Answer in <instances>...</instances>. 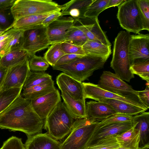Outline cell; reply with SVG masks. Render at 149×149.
<instances>
[{"label":"cell","mask_w":149,"mask_h":149,"mask_svg":"<svg viewBox=\"0 0 149 149\" xmlns=\"http://www.w3.org/2000/svg\"><path fill=\"white\" fill-rule=\"evenodd\" d=\"M44 123L33 109L30 101L20 94L0 113V128L22 132L27 137L42 133Z\"/></svg>","instance_id":"6da1fadb"},{"label":"cell","mask_w":149,"mask_h":149,"mask_svg":"<svg viewBox=\"0 0 149 149\" xmlns=\"http://www.w3.org/2000/svg\"><path fill=\"white\" fill-rule=\"evenodd\" d=\"M130 35L129 32L121 31L114 42L111 67L115 74L123 80L129 82L134 78L130 70L129 55V45Z\"/></svg>","instance_id":"7a4b0ae2"},{"label":"cell","mask_w":149,"mask_h":149,"mask_svg":"<svg viewBox=\"0 0 149 149\" xmlns=\"http://www.w3.org/2000/svg\"><path fill=\"white\" fill-rule=\"evenodd\" d=\"M109 57L86 55L70 63L52 67L82 82L88 80L95 71L103 68Z\"/></svg>","instance_id":"3957f363"},{"label":"cell","mask_w":149,"mask_h":149,"mask_svg":"<svg viewBox=\"0 0 149 149\" xmlns=\"http://www.w3.org/2000/svg\"><path fill=\"white\" fill-rule=\"evenodd\" d=\"M74 119L64 103L61 101L44 121V127L51 136L61 140L70 132Z\"/></svg>","instance_id":"277c9868"},{"label":"cell","mask_w":149,"mask_h":149,"mask_svg":"<svg viewBox=\"0 0 149 149\" xmlns=\"http://www.w3.org/2000/svg\"><path fill=\"white\" fill-rule=\"evenodd\" d=\"M97 85L102 89L131 101L138 107L146 110L148 109L140 99L138 91L133 89L114 73L109 71H104Z\"/></svg>","instance_id":"5b68a950"},{"label":"cell","mask_w":149,"mask_h":149,"mask_svg":"<svg viewBox=\"0 0 149 149\" xmlns=\"http://www.w3.org/2000/svg\"><path fill=\"white\" fill-rule=\"evenodd\" d=\"M97 123L86 118L76 119L70 132L61 143V149H86Z\"/></svg>","instance_id":"8992f818"},{"label":"cell","mask_w":149,"mask_h":149,"mask_svg":"<svg viewBox=\"0 0 149 149\" xmlns=\"http://www.w3.org/2000/svg\"><path fill=\"white\" fill-rule=\"evenodd\" d=\"M59 10H61L60 5L52 0H17L10 8L15 21L26 16Z\"/></svg>","instance_id":"52a82bcc"},{"label":"cell","mask_w":149,"mask_h":149,"mask_svg":"<svg viewBox=\"0 0 149 149\" xmlns=\"http://www.w3.org/2000/svg\"><path fill=\"white\" fill-rule=\"evenodd\" d=\"M117 18L121 26L128 32L138 34L143 25L136 0H126L118 6Z\"/></svg>","instance_id":"ba28073f"},{"label":"cell","mask_w":149,"mask_h":149,"mask_svg":"<svg viewBox=\"0 0 149 149\" xmlns=\"http://www.w3.org/2000/svg\"><path fill=\"white\" fill-rule=\"evenodd\" d=\"M51 45L47 34L46 27L42 25L24 31L20 49L26 51L30 57Z\"/></svg>","instance_id":"9c48e42d"},{"label":"cell","mask_w":149,"mask_h":149,"mask_svg":"<svg viewBox=\"0 0 149 149\" xmlns=\"http://www.w3.org/2000/svg\"><path fill=\"white\" fill-rule=\"evenodd\" d=\"M29 58L19 64L8 68L0 91L23 87L31 72L29 65Z\"/></svg>","instance_id":"30bf717a"},{"label":"cell","mask_w":149,"mask_h":149,"mask_svg":"<svg viewBox=\"0 0 149 149\" xmlns=\"http://www.w3.org/2000/svg\"><path fill=\"white\" fill-rule=\"evenodd\" d=\"M129 50L131 65L149 60V34L130 35Z\"/></svg>","instance_id":"8fae6325"},{"label":"cell","mask_w":149,"mask_h":149,"mask_svg":"<svg viewBox=\"0 0 149 149\" xmlns=\"http://www.w3.org/2000/svg\"><path fill=\"white\" fill-rule=\"evenodd\" d=\"M30 101L34 111L45 121L61 100L60 93L56 89L45 95Z\"/></svg>","instance_id":"7c38bea8"},{"label":"cell","mask_w":149,"mask_h":149,"mask_svg":"<svg viewBox=\"0 0 149 149\" xmlns=\"http://www.w3.org/2000/svg\"><path fill=\"white\" fill-rule=\"evenodd\" d=\"M76 21L71 17L61 16L47 27V34L51 45L64 42L67 31L74 25Z\"/></svg>","instance_id":"4fadbf2b"},{"label":"cell","mask_w":149,"mask_h":149,"mask_svg":"<svg viewBox=\"0 0 149 149\" xmlns=\"http://www.w3.org/2000/svg\"><path fill=\"white\" fill-rule=\"evenodd\" d=\"M56 81L61 92L67 93L75 100L85 102L82 82L77 80L63 72L57 77Z\"/></svg>","instance_id":"5bb4252c"},{"label":"cell","mask_w":149,"mask_h":149,"mask_svg":"<svg viewBox=\"0 0 149 149\" xmlns=\"http://www.w3.org/2000/svg\"><path fill=\"white\" fill-rule=\"evenodd\" d=\"M132 126V121L111 123L100 126L96 125L88 140V146L103 138L122 133Z\"/></svg>","instance_id":"9a60e30c"},{"label":"cell","mask_w":149,"mask_h":149,"mask_svg":"<svg viewBox=\"0 0 149 149\" xmlns=\"http://www.w3.org/2000/svg\"><path fill=\"white\" fill-rule=\"evenodd\" d=\"M86 118L94 122L98 123L118 113L109 105L99 101H90L86 104Z\"/></svg>","instance_id":"2e32d148"},{"label":"cell","mask_w":149,"mask_h":149,"mask_svg":"<svg viewBox=\"0 0 149 149\" xmlns=\"http://www.w3.org/2000/svg\"><path fill=\"white\" fill-rule=\"evenodd\" d=\"M58 141L48 133H40L28 137L24 149H61Z\"/></svg>","instance_id":"e0dca14e"},{"label":"cell","mask_w":149,"mask_h":149,"mask_svg":"<svg viewBox=\"0 0 149 149\" xmlns=\"http://www.w3.org/2000/svg\"><path fill=\"white\" fill-rule=\"evenodd\" d=\"M94 0H72L60 5L61 16L69 15L76 22L86 18L84 14Z\"/></svg>","instance_id":"ac0fdd59"},{"label":"cell","mask_w":149,"mask_h":149,"mask_svg":"<svg viewBox=\"0 0 149 149\" xmlns=\"http://www.w3.org/2000/svg\"><path fill=\"white\" fill-rule=\"evenodd\" d=\"M82 84L84 88L85 99L86 98H89L98 101L100 100L103 99H114L136 106L131 101L116 94L102 89L97 85L90 82H82Z\"/></svg>","instance_id":"d6986e66"},{"label":"cell","mask_w":149,"mask_h":149,"mask_svg":"<svg viewBox=\"0 0 149 149\" xmlns=\"http://www.w3.org/2000/svg\"><path fill=\"white\" fill-rule=\"evenodd\" d=\"M78 25L85 34L88 40L111 46V44L105 33L102 29L98 18L93 19L92 23Z\"/></svg>","instance_id":"ffe728a7"},{"label":"cell","mask_w":149,"mask_h":149,"mask_svg":"<svg viewBox=\"0 0 149 149\" xmlns=\"http://www.w3.org/2000/svg\"><path fill=\"white\" fill-rule=\"evenodd\" d=\"M116 138L120 147L132 149L139 148L140 133L134 125L127 130L116 135Z\"/></svg>","instance_id":"44dd1931"},{"label":"cell","mask_w":149,"mask_h":149,"mask_svg":"<svg viewBox=\"0 0 149 149\" xmlns=\"http://www.w3.org/2000/svg\"><path fill=\"white\" fill-rule=\"evenodd\" d=\"M132 121L140 133L139 148L149 143V112H144L133 116Z\"/></svg>","instance_id":"7402d4cb"},{"label":"cell","mask_w":149,"mask_h":149,"mask_svg":"<svg viewBox=\"0 0 149 149\" xmlns=\"http://www.w3.org/2000/svg\"><path fill=\"white\" fill-rule=\"evenodd\" d=\"M98 101L108 104L118 113L127 115L134 116L146 111L136 106L116 99H105Z\"/></svg>","instance_id":"603a6c76"},{"label":"cell","mask_w":149,"mask_h":149,"mask_svg":"<svg viewBox=\"0 0 149 149\" xmlns=\"http://www.w3.org/2000/svg\"><path fill=\"white\" fill-rule=\"evenodd\" d=\"M56 89L54 81L52 80L27 89H22L20 95L25 99L31 100L45 95Z\"/></svg>","instance_id":"cb8c5ba5"},{"label":"cell","mask_w":149,"mask_h":149,"mask_svg":"<svg viewBox=\"0 0 149 149\" xmlns=\"http://www.w3.org/2000/svg\"><path fill=\"white\" fill-rule=\"evenodd\" d=\"M61 96L63 102L74 119L86 118L85 101L75 100L65 92H61Z\"/></svg>","instance_id":"d4e9b609"},{"label":"cell","mask_w":149,"mask_h":149,"mask_svg":"<svg viewBox=\"0 0 149 149\" xmlns=\"http://www.w3.org/2000/svg\"><path fill=\"white\" fill-rule=\"evenodd\" d=\"M53 13L42 15H31L20 18L14 21L13 28L23 31L32 29L41 25L44 19Z\"/></svg>","instance_id":"484cf974"},{"label":"cell","mask_w":149,"mask_h":149,"mask_svg":"<svg viewBox=\"0 0 149 149\" xmlns=\"http://www.w3.org/2000/svg\"><path fill=\"white\" fill-rule=\"evenodd\" d=\"M30 58L28 53L21 49L11 51L0 58V64L8 68L19 64Z\"/></svg>","instance_id":"4316f807"},{"label":"cell","mask_w":149,"mask_h":149,"mask_svg":"<svg viewBox=\"0 0 149 149\" xmlns=\"http://www.w3.org/2000/svg\"><path fill=\"white\" fill-rule=\"evenodd\" d=\"M111 47L89 40H88L82 47L86 55L108 57L111 54Z\"/></svg>","instance_id":"83f0119b"},{"label":"cell","mask_w":149,"mask_h":149,"mask_svg":"<svg viewBox=\"0 0 149 149\" xmlns=\"http://www.w3.org/2000/svg\"><path fill=\"white\" fill-rule=\"evenodd\" d=\"M88 40L85 34L79 26L74 25L66 31L64 42L82 47Z\"/></svg>","instance_id":"f1b7e54d"},{"label":"cell","mask_w":149,"mask_h":149,"mask_svg":"<svg viewBox=\"0 0 149 149\" xmlns=\"http://www.w3.org/2000/svg\"><path fill=\"white\" fill-rule=\"evenodd\" d=\"M22 88H13L0 91V113L20 94Z\"/></svg>","instance_id":"f546056e"},{"label":"cell","mask_w":149,"mask_h":149,"mask_svg":"<svg viewBox=\"0 0 149 149\" xmlns=\"http://www.w3.org/2000/svg\"><path fill=\"white\" fill-rule=\"evenodd\" d=\"M52 80V76L45 72L31 71L24 84L22 89H27Z\"/></svg>","instance_id":"4dcf8cb0"},{"label":"cell","mask_w":149,"mask_h":149,"mask_svg":"<svg viewBox=\"0 0 149 149\" xmlns=\"http://www.w3.org/2000/svg\"><path fill=\"white\" fill-rule=\"evenodd\" d=\"M109 0H94L88 8L84 17L91 19L97 18L99 14L107 9Z\"/></svg>","instance_id":"1f68e13d"},{"label":"cell","mask_w":149,"mask_h":149,"mask_svg":"<svg viewBox=\"0 0 149 149\" xmlns=\"http://www.w3.org/2000/svg\"><path fill=\"white\" fill-rule=\"evenodd\" d=\"M48 48L43 57L49 64L53 67L65 54L61 49L60 43L52 44Z\"/></svg>","instance_id":"d6a6232c"},{"label":"cell","mask_w":149,"mask_h":149,"mask_svg":"<svg viewBox=\"0 0 149 149\" xmlns=\"http://www.w3.org/2000/svg\"><path fill=\"white\" fill-rule=\"evenodd\" d=\"M120 147L116 136L105 137L88 146L86 149H115Z\"/></svg>","instance_id":"836d02e7"},{"label":"cell","mask_w":149,"mask_h":149,"mask_svg":"<svg viewBox=\"0 0 149 149\" xmlns=\"http://www.w3.org/2000/svg\"><path fill=\"white\" fill-rule=\"evenodd\" d=\"M24 31H18L15 33L6 43L0 53V58L13 50L21 49Z\"/></svg>","instance_id":"e575fe53"},{"label":"cell","mask_w":149,"mask_h":149,"mask_svg":"<svg viewBox=\"0 0 149 149\" xmlns=\"http://www.w3.org/2000/svg\"><path fill=\"white\" fill-rule=\"evenodd\" d=\"M132 73L139 76L149 83V60L134 63L131 65Z\"/></svg>","instance_id":"d590c367"},{"label":"cell","mask_w":149,"mask_h":149,"mask_svg":"<svg viewBox=\"0 0 149 149\" xmlns=\"http://www.w3.org/2000/svg\"><path fill=\"white\" fill-rule=\"evenodd\" d=\"M30 58L29 65L31 72H44L49 67V64L44 57L35 55Z\"/></svg>","instance_id":"8d00e7d4"},{"label":"cell","mask_w":149,"mask_h":149,"mask_svg":"<svg viewBox=\"0 0 149 149\" xmlns=\"http://www.w3.org/2000/svg\"><path fill=\"white\" fill-rule=\"evenodd\" d=\"M142 22L143 30L149 31V0H136Z\"/></svg>","instance_id":"74e56055"},{"label":"cell","mask_w":149,"mask_h":149,"mask_svg":"<svg viewBox=\"0 0 149 149\" xmlns=\"http://www.w3.org/2000/svg\"><path fill=\"white\" fill-rule=\"evenodd\" d=\"M133 117V116L117 113L97 123V125L100 126L111 123L132 121Z\"/></svg>","instance_id":"f35d334b"},{"label":"cell","mask_w":149,"mask_h":149,"mask_svg":"<svg viewBox=\"0 0 149 149\" xmlns=\"http://www.w3.org/2000/svg\"><path fill=\"white\" fill-rule=\"evenodd\" d=\"M15 21L10 12V9L6 10H0V29H9L13 28Z\"/></svg>","instance_id":"ab89813d"},{"label":"cell","mask_w":149,"mask_h":149,"mask_svg":"<svg viewBox=\"0 0 149 149\" xmlns=\"http://www.w3.org/2000/svg\"><path fill=\"white\" fill-rule=\"evenodd\" d=\"M60 44L61 49L65 54L86 55L82 47L74 45L65 42H61Z\"/></svg>","instance_id":"60d3db41"},{"label":"cell","mask_w":149,"mask_h":149,"mask_svg":"<svg viewBox=\"0 0 149 149\" xmlns=\"http://www.w3.org/2000/svg\"><path fill=\"white\" fill-rule=\"evenodd\" d=\"M0 149H24L21 139L12 136L5 141Z\"/></svg>","instance_id":"b9f144b4"},{"label":"cell","mask_w":149,"mask_h":149,"mask_svg":"<svg viewBox=\"0 0 149 149\" xmlns=\"http://www.w3.org/2000/svg\"><path fill=\"white\" fill-rule=\"evenodd\" d=\"M84 56V55L76 54H65L58 60L54 66L59 65L70 63Z\"/></svg>","instance_id":"7bdbcfd3"},{"label":"cell","mask_w":149,"mask_h":149,"mask_svg":"<svg viewBox=\"0 0 149 149\" xmlns=\"http://www.w3.org/2000/svg\"><path fill=\"white\" fill-rule=\"evenodd\" d=\"M139 96L148 109L149 108V83L146 84V88L142 91H138Z\"/></svg>","instance_id":"ee69618b"},{"label":"cell","mask_w":149,"mask_h":149,"mask_svg":"<svg viewBox=\"0 0 149 149\" xmlns=\"http://www.w3.org/2000/svg\"><path fill=\"white\" fill-rule=\"evenodd\" d=\"M61 16V14L60 10L54 12L46 17L42 22L41 25L46 27L50 23Z\"/></svg>","instance_id":"f6af8a7d"},{"label":"cell","mask_w":149,"mask_h":149,"mask_svg":"<svg viewBox=\"0 0 149 149\" xmlns=\"http://www.w3.org/2000/svg\"><path fill=\"white\" fill-rule=\"evenodd\" d=\"M15 0H0V10L10 9Z\"/></svg>","instance_id":"bcb514c9"},{"label":"cell","mask_w":149,"mask_h":149,"mask_svg":"<svg viewBox=\"0 0 149 149\" xmlns=\"http://www.w3.org/2000/svg\"><path fill=\"white\" fill-rule=\"evenodd\" d=\"M13 28H12L5 32L0 36V41H3L8 38L13 33L18 31Z\"/></svg>","instance_id":"7dc6e473"},{"label":"cell","mask_w":149,"mask_h":149,"mask_svg":"<svg viewBox=\"0 0 149 149\" xmlns=\"http://www.w3.org/2000/svg\"><path fill=\"white\" fill-rule=\"evenodd\" d=\"M125 1L124 0H109L107 9L111 7L118 6Z\"/></svg>","instance_id":"c3c4849f"},{"label":"cell","mask_w":149,"mask_h":149,"mask_svg":"<svg viewBox=\"0 0 149 149\" xmlns=\"http://www.w3.org/2000/svg\"><path fill=\"white\" fill-rule=\"evenodd\" d=\"M8 68L2 66L0 64V91L1 87L6 74Z\"/></svg>","instance_id":"681fc988"},{"label":"cell","mask_w":149,"mask_h":149,"mask_svg":"<svg viewBox=\"0 0 149 149\" xmlns=\"http://www.w3.org/2000/svg\"><path fill=\"white\" fill-rule=\"evenodd\" d=\"M15 33H13V34H12L8 38L4 40L0 41V53L2 51L3 47H4L5 45L6 44V43L11 38L12 36H13V35Z\"/></svg>","instance_id":"f907efd6"},{"label":"cell","mask_w":149,"mask_h":149,"mask_svg":"<svg viewBox=\"0 0 149 149\" xmlns=\"http://www.w3.org/2000/svg\"><path fill=\"white\" fill-rule=\"evenodd\" d=\"M9 29H0V36L4 33L5 32Z\"/></svg>","instance_id":"816d5d0a"},{"label":"cell","mask_w":149,"mask_h":149,"mask_svg":"<svg viewBox=\"0 0 149 149\" xmlns=\"http://www.w3.org/2000/svg\"><path fill=\"white\" fill-rule=\"evenodd\" d=\"M115 149H130V148H122V147H120L119 148H116ZM137 149H142V147L141 148H139Z\"/></svg>","instance_id":"f5cc1de1"},{"label":"cell","mask_w":149,"mask_h":149,"mask_svg":"<svg viewBox=\"0 0 149 149\" xmlns=\"http://www.w3.org/2000/svg\"></svg>","instance_id":"db71d44e"}]
</instances>
